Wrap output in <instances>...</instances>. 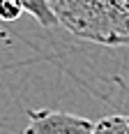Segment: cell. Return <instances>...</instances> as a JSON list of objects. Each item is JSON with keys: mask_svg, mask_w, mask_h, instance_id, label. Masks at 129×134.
<instances>
[{"mask_svg": "<svg viewBox=\"0 0 129 134\" xmlns=\"http://www.w3.org/2000/svg\"><path fill=\"white\" fill-rule=\"evenodd\" d=\"M58 23L78 40L129 46V0H46Z\"/></svg>", "mask_w": 129, "mask_h": 134, "instance_id": "obj_1", "label": "cell"}, {"mask_svg": "<svg viewBox=\"0 0 129 134\" xmlns=\"http://www.w3.org/2000/svg\"><path fill=\"white\" fill-rule=\"evenodd\" d=\"M95 122L67 111L32 109L28 111V125L23 134H92Z\"/></svg>", "mask_w": 129, "mask_h": 134, "instance_id": "obj_2", "label": "cell"}, {"mask_svg": "<svg viewBox=\"0 0 129 134\" xmlns=\"http://www.w3.org/2000/svg\"><path fill=\"white\" fill-rule=\"evenodd\" d=\"M21 2H23V7H26V14H30L39 26H44V28H55V26H60V23H58V19H55V14H53V9L49 7V2H46V0H21Z\"/></svg>", "mask_w": 129, "mask_h": 134, "instance_id": "obj_3", "label": "cell"}, {"mask_svg": "<svg viewBox=\"0 0 129 134\" xmlns=\"http://www.w3.org/2000/svg\"><path fill=\"white\" fill-rule=\"evenodd\" d=\"M92 134H129V116H106L95 122Z\"/></svg>", "mask_w": 129, "mask_h": 134, "instance_id": "obj_4", "label": "cell"}, {"mask_svg": "<svg viewBox=\"0 0 129 134\" xmlns=\"http://www.w3.org/2000/svg\"><path fill=\"white\" fill-rule=\"evenodd\" d=\"M23 12H26V7L21 0H0V21L12 23L16 19H21Z\"/></svg>", "mask_w": 129, "mask_h": 134, "instance_id": "obj_5", "label": "cell"}]
</instances>
